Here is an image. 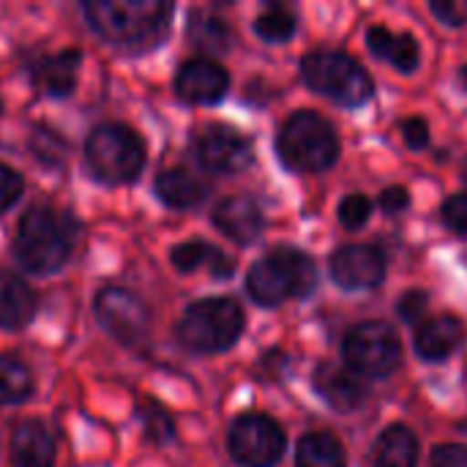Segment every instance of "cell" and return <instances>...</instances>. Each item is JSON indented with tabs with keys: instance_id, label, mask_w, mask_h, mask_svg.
<instances>
[{
	"instance_id": "cell-6",
	"label": "cell",
	"mask_w": 467,
	"mask_h": 467,
	"mask_svg": "<svg viewBox=\"0 0 467 467\" xmlns=\"http://www.w3.org/2000/svg\"><path fill=\"white\" fill-rule=\"evenodd\" d=\"M244 331V312L230 298H205L192 304L181 323L178 339L192 353H224Z\"/></svg>"
},
{
	"instance_id": "cell-33",
	"label": "cell",
	"mask_w": 467,
	"mask_h": 467,
	"mask_svg": "<svg viewBox=\"0 0 467 467\" xmlns=\"http://www.w3.org/2000/svg\"><path fill=\"white\" fill-rule=\"evenodd\" d=\"M19 194H22V178L11 167L0 164V213L8 211L19 200Z\"/></svg>"
},
{
	"instance_id": "cell-5",
	"label": "cell",
	"mask_w": 467,
	"mask_h": 467,
	"mask_svg": "<svg viewBox=\"0 0 467 467\" xmlns=\"http://www.w3.org/2000/svg\"><path fill=\"white\" fill-rule=\"evenodd\" d=\"M304 82L342 107H361L372 96L369 71L339 49H315L301 60Z\"/></svg>"
},
{
	"instance_id": "cell-16",
	"label": "cell",
	"mask_w": 467,
	"mask_h": 467,
	"mask_svg": "<svg viewBox=\"0 0 467 467\" xmlns=\"http://www.w3.org/2000/svg\"><path fill=\"white\" fill-rule=\"evenodd\" d=\"M465 328L454 315H435L416 328V353L424 361H446L462 345Z\"/></svg>"
},
{
	"instance_id": "cell-17",
	"label": "cell",
	"mask_w": 467,
	"mask_h": 467,
	"mask_svg": "<svg viewBox=\"0 0 467 467\" xmlns=\"http://www.w3.org/2000/svg\"><path fill=\"white\" fill-rule=\"evenodd\" d=\"M11 465L14 467H52L55 441L41 421H22L11 432Z\"/></svg>"
},
{
	"instance_id": "cell-4",
	"label": "cell",
	"mask_w": 467,
	"mask_h": 467,
	"mask_svg": "<svg viewBox=\"0 0 467 467\" xmlns=\"http://www.w3.org/2000/svg\"><path fill=\"white\" fill-rule=\"evenodd\" d=\"M276 153L293 172H323L339 159V137L323 115L301 109L282 126Z\"/></svg>"
},
{
	"instance_id": "cell-21",
	"label": "cell",
	"mask_w": 467,
	"mask_h": 467,
	"mask_svg": "<svg viewBox=\"0 0 467 467\" xmlns=\"http://www.w3.org/2000/svg\"><path fill=\"white\" fill-rule=\"evenodd\" d=\"M156 194L164 205L186 211V208H197L208 197V183L192 175L189 170L175 167V170H164L156 178Z\"/></svg>"
},
{
	"instance_id": "cell-2",
	"label": "cell",
	"mask_w": 467,
	"mask_h": 467,
	"mask_svg": "<svg viewBox=\"0 0 467 467\" xmlns=\"http://www.w3.org/2000/svg\"><path fill=\"white\" fill-rule=\"evenodd\" d=\"M317 287V268L301 249L279 246L252 265L246 293L260 306H279L290 298H309Z\"/></svg>"
},
{
	"instance_id": "cell-28",
	"label": "cell",
	"mask_w": 467,
	"mask_h": 467,
	"mask_svg": "<svg viewBox=\"0 0 467 467\" xmlns=\"http://www.w3.org/2000/svg\"><path fill=\"white\" fill-rule=\"evenodd\" d=\"M372 213V202L367 194H348L342 202H339V222L348 227V230H358L367 224Z\"/></svg>"
},
{
	"instance_id": "cell-26",
	"label": "cell",
	"mask_w": 467,
	"mask_h": 467,
	"mask_svg": "<svg viewBox=\"0 0 467 467\" xmlns=\"http://www.w3.org/2000/svg\"><path fill=\"white\" fill-rule=\"evenodd\" d=\"M30 389H33L30 372L19 361L0 356V405H14L27 400Z\"/></svg>"
},
{
	"instance_id": "cell-30",
	"label": "cell",
	"mask_w": 467,
	"mask_h": 467,
	"mask_svg": "<svg viewBox=\"0 0 467 467\" xmlns=\"http://www.w3.org/2000/svg\"><path fill=\"white\" fill-rule=\"evenodd\" d=\"M63 150H66V142L57 134H52L49 129H36V134H33V153H36L38 161L60 164Z\"/></svg>"
},
{
	"instance_id": "cell-1",
	"label": "cell",
	"mask_w": 467,
	"mask_h": 467,
	"mask_svg": "<svg viewBox=\"0 0 467 467\" xmlns=\"http://www.w3.org/2000/svg\"><path fill=\"white\" fill-rule=\"evenodd\" d=\"M85 14L99 36L123 49H150L170 27L172 5L159 0H90Z\"/></svg>"
},
{
	"instance_id": "cell-20",
	"label": "cell",
	"mask_w": 467,
	"mask_h": 467,
	"mask_svg": "<svg viewBox=\"0 0 467 467\" xmlns=\"http://www.w3.org/2000/svg\"><path fill=\"white\" fill-rule=\"evenodd\" d=\"M36 312V293L25 279L11 271H0V328L16 331L30 323Z\"/></svg>"
},
{
	"instance_id": "cell-11",
	"label": "cell",
	"mask_w": 467,
	"mask_h": 467,
	"mask_svg": "<svg viewBox=\"0 0 467 467\" xmlns=\"http://www.w3.org/2000/svg\"><path fill=\"white\" fill-rule=\"evenodd\" d=\"M197 161L213 175H235L252 164L249 140L233 126H205L194 140Z\"/></svg>"
},
{
	"instance_id": "cell-14",
	"label": "cell",
	"mask_w": 467,
	"mask_h": 467,
	"mask_svg": "<svg viewBox=\"0 0 467 467\" xmlns=\"http://www.w3.org/2000/svg\"><path fill=\"white\" fill-rule=\"evenodd\" d=\"M213 224L241 246L254 244L265 230V219L249 197H224L213 208Z\"/></svg>"
},
{
	"instance_id": "cell-23",
	"label": "cell",
	"mask_w": 467,
	"mask_h": 467,
	"mask_svg": "<svg viewBox=\"0 0 467 467\" xmlns=\"http://www.w3.org/2000/svg\"><path fill=\"white\" fill-rule=\"evenodd\" d=\"M172 265L183 274H192V271H200V268H208L213 276L219 279H227L233 276V260L224 257L216 246L205 244V241H186L181 246L172 249Z\"/></svg>"
},
{
	"instance_id": "cell-13",
	"label": "cell",
	"mask_w": 467,
	"mask_h": 467,
	"mask_svg": "<svg viewBox=\"0 0 467 467\" xmlns=\"http://www.w3.org/2000/svg\"><path fill=\"white\" fill-rule=\"evenodd\" d=\"M230 88L227 71L211 57H192L175 74V93L189 104H216Z\"/></svg>"
},
{
	"instance_id": "cell-31",
	"label": "cell",
	"mask_w": 467,
	"mask_h": 467,
	"mask_svg": "<svg viewBox=\"0 0 467 467\" xmlns=\"http://www.w3.org/2000/svg\"><path fill=\"white\" fill-rule=\"evenodd\" d=\"M443 222L454 233L467 235V194H454V197L446 200V205H443Z\"/></svg>"
},
{
	"instance_id": "cell-36",
	"label": "cell",
	"mask_w": 467,
	"mask_h": 467,
	"mask_svg": "<svg viewBox=\"0 0 467 467\" xmlns=\"http://www.w3.org/2000/svg\"><path fill=\"white\" fill-rule=\"evenodd\" d=\"M432 467H467V446L446 443L432 451Z\"/></svg>"
},
{
	"instance_id": "cell-34",
	"label": "cell",
	"mask_w": 467,
	"mask_h": 467,
	"mask_svg": "<svg viewBox=\"0 0 467 467\" xmlns=\"http://www.w3.org/2000/svg\"><path fill=\"white\" fill-rule=\"evenodd\" d=\"M432 14L443 22V25H451V27H460L467 22V3H457V0H435L430 3Z\"/></svg>"
},
{
	"instance_id": "cell-15",
	"label": "cell",
	"mask_w": 467,
	"mask_h": 467,
	"mask_svg": "<svg viewBox=\"0 0 467 467\" xmlns=\"http://www.w3.org/2000/svg\"><path fill=\"white\" fill-rule=\"evenodd\" d=\"M315 389L337 413H353L367 400V386L358 380V375H353L350 369H342L337 364H328V361H323L317 367Z\"/></svg>"
},
{
	"instance_id": "cell-24",
	"label": "cell",
	"mask_w": 467,
	"mask_h": 467,
	"mask_svg": "<svg viewBox=\"0 0 467 467\" xmlns=\"http://www.w3.org/2000/svg\"><path fill=\"white\" fill-rule=\"evenodd\" d=\"M298 467H348L342 443L331 432H309L298 441L296 449Z\"/></svg>"
},
{
	"instance_id": "cell-25",
	"label": "cell",
	"mask_w": 467,
	"mask_h": 467,
	"mask_svg": "<svg viewBox=\"0 0 467 467\" xmlns=\"http://www.w3.org/2000/svg\"><path fill=\"white\" fill-rule=\"evenodd\" d=\"M189 38L194 47H200L205 52H224V49H230L233 33H230L227 22L219 19L216 14L194 11L189 19Z\"/></svg>"
},
{
	"instance_id": "cell-18",
	"label": "cell",
	"mask_w": 467,
	"mask_h": 467,
	"mask_svg": "<svg viewBox=\"0 0 467 467\" xmlns=\"http://www.w3.org/2000/svg\"><path fill=\"white\" fill-rule=\"evenodd\" d=\"M79 60H82V55L77 49H66V52H57V55L38 57L30 66L33 85L41 93H49V96H68L74 90V82H77Z\"/></svg>"
},
{
	"instance_id": "cell-9",
	"label": "cell",
	"mask_w": 467,
	"mask_h": 467,
	"mask_svg": "<svg viewBox=\"0 0 467 467\" xmlns=\"http://www.w3.org/2000/svg\"><path fill=\"white\" fill-rule=\"evenodd\" d=\"M227 449L238 465L274 467L282 460L287 441H285L282 427L271 416L246 413L233 421L230 435H227Z\"/></svg>"
},
{
	"instance_id": "cell-22",
	"label": "cell",
	"mask_w": 467,
	"mask_h": 467,
	"mask_svg": "<svg viewBox=\"0 0 467 467\" xmlns=\"http://www.w3.org/2000/svg\"><path fill=\"white\" fill-rule=\"evenodd\" d=\"M375 467H416L419 465V438L413 430L394 424L380 432L372 454Z\"/></svg>"
},
{
	"instance_id": "cell-3",
	"label": "cell",
	"mask_w": 467,
	"mask_h": 467,
	"mask_svg": "<svg viewBox=\"0 0 467 467\" xmlns=\"http://www.w3.org/2000/svg\"><path fill=\"white\" fill-rule=\"evenodd\" d=\"M71 244H74V224L55 208L38 205L19 219L14 252L25 268L36 274H49L68 260Z\"/></svg>"
},
{
	"instance_id": "cell-8",
	"label": "cell",
	"mask_w": 467,
	"mask_h": 467,
	"mask_svg": "<svg viewBox=\"0 0 467 467\" xmlns=\"http://www.w3.org/2000/svg\"><path fill=\"white\" fill-rule=\"evenodd\" d=\"M345 361L358 378H389L402 364V345L391 326L369 320L345 337Z\"/></svg>"
},
{
	"instance_id": "cell-37",
	"label": "cell",
	"mask_w": 467,
	"mask_h": 467,
	"mask_svg": "<svg viewBox=\"0 0 467 467\" xmlns=\"http://www.w3.org/2000/svg\"><path fill=\"white\" fill-rule=\"evenodd\" d=\"M408 205H410L408 189H402V186H389V189L380 192V208H383L386 213H400V211H405Z\"/></svg>"
},
{
	"instance_id": "cell-29",
	"label": "cell",
	"mask_w": 467,
	"mask_h": 467,
	"mask_svg": "<svg viewBox=\"0 0 467 467\" xmlns=\"http://www.w3.org/2000/svg\"><path fill=\"white\" fill-rule=\"evenodd\" d=\"M142 424H145L148 438L156 441V443H167V441H172V435H175L172 419H170L167 410H161L159 405H145V408H142Z\"/></svg>"
},
{
	"instance_id": "cell-32",
	"label": "cell",
	"mask_w": 467,
	"mask_h": 467,
	"mask_svg": "<svg viewBox=\"0 0 467 467\" xmlns=\"http://www.w3.org/2000/svg\"><path fill=\"white\" fill-rule=\"evenodd\" d=\"M427 304H430L427 293L410 290V293H405V296L400 298L397 312H400V317H402L405 323H421V317H424V312H427Z\"/></svg>"
},
{
	"instance_id": "cell-7",
	"label": "cell",
	"mask_w": 467,
	"mask_h": 467,
	"mask_svg": "<svg viewBox=\"0 0 467 467\" xmlns=\"http://www.w3.org/2000/svg\"><path fill=\"white\" fill-rule=\"evenodd\" d=\"M85 159L96 178L107 183H129L145 164V145L129 126L104 123L90 131Z\"/></svg>"
},
{
	"instance_id": "cell-27",
	"label": "cell",
	"mask_w": 467,
	"mask_h": 467,
	"mask_svg": "<svg viewBox=\"0 0 467 467\" xmlns=\"http://www.w3.org/2000/svg\"><path fill=\"white\" fill-rule=\"evenodd\" d=\"M254 30H257V36L263 41L282 44V41H287L296 33V14L282 8V5H274V8H268L265 14L257 16Z\"/></svg>"
},
{
	"instance_id": "cell-35",
	"label": "cell",
	"mask_w": 467,
	"mask_h": 467,
	"mask_svg": "<svg viewBox=\"0 0 467 467\" xmlns=\"http://www.w3.org/2000/svg\"><path fill=\"white\" fill-rule=\"evenodd\" d=\"M400 131H402L405 142H408L413 150H421V148H427V142H430V123H427L424 118H408V120H402Z\"/></svg>"
},
{
	"instance_id": "cell-10",
	"label": "cell",
	"mask_w": 467,
	"mask_h": 467,
	"mask_svg": "<svg viewBox=\"0 0 467 467\" xmlns=\"http://www.w3.org/2000/svg\"><path fill=\"white\" fill-rule=\"evenodd\" d=\"M96 317L101 328L126 348H137L148 337V309L134 293L123 287H104L99 293Z\"/></svg>"
},
{
	"instance_id": "cell-38",
	"label": "cell",
	"mask_w": 467,
	"mask_h": 467,
	"mask_svg": "<svg viewBox=\"0 0 467 467\" xmlns=\"http://www.w3.org/2000/svg\"><path fill=\"white\" fill-rule=\"evenodd\" d=\"M465 181H467V164H465Z\"/></svg>"
},
{
	"instance_id": "cell-12",
	"label": "cell",
	"mask_w": 467,
	"mask_h": 467,
	"mask_svg": "<svg viewBox=\"0 0 467 467\" xmlns=\"http://www.w3.org/2000/svg\"><path fill=\"white\" fill-rule=\"evenodd\" d=\"M386 276V260L375 246L350 244L331 254V279L342 290H369Z\"/></svg>"
},
{
	"instance_id": "cell-19",
	"label": "cell",
	"mask_w": 467,
	"mask_h": 467,
	"mask_svg": "<svg viewBox=\"0 0 467 467\" xmlns=\"http://www.w3.org/2000/svg\"><path fill=\"white\" fill-rule=\"evenodd\" d=\"M367 44H369L375 57L391 63L397 71L408 74V71H416L419 63H421L419 41L410 33H394V30H389L383 25H375L367 33Z\"/></svg>"
}]
</instances>
